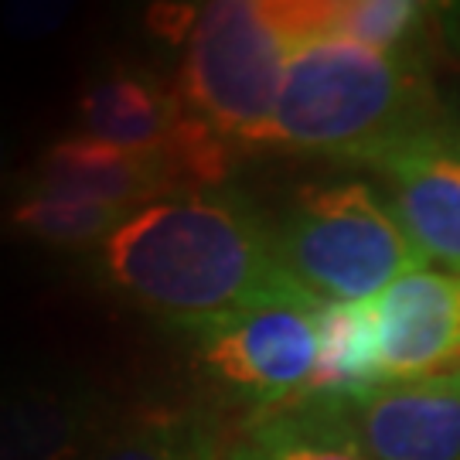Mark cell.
I'll return each instance as SVG.
<instances>
[{
	"label": "cell",
	"instance_id": "1",
	"mask_svg": "<svg viewBox=\"0 0 460 460\" xmlns=\"http://www.w3.org/2000/svg\"><path fill=\"white\" fill-rule=\"evenodd\" d=\"M110 294L171 328L201 331L263 300L304 294L279 266L273 226L229 188H195L133 208L89 252Z\"/></svg>",
	"mask_w": 460,
	"mask_h": 460
},
{
	"label": "cell",
	"instance_id": "2",
	"mask_svg": "<svg viewBox=\"0 0 460 460\" xmlns=\"http://www.w3.org/2000/svg\"><path fill=\"white\" fill-rule=\"evenodd\" d=\"M447 127L423 68L362 49L328 28V4H307L279 89L270 147L376 164L382 154Z\"/></svg>",
	"mask_w": 460,
	"mask_h": 460
},
{
	"label": "cell",
	"instance_id": "3",
	"mask_svg": "<svg viewBox=\"0 0 460 460\" xmlns=\"http://www.w3.org/2000/svg\"><path fill=\"white\" fill-rule=\"evenodd\" d=\"M307 4L215 0L191 14L181 66V102L226 144H266L279 89Z\"/></svg>",
	"mask_w": 460,
	"mask_h": 460
},
{
	"label": "cell",
	"instance_id": "4",
	"mask_svg": "<svg viewBox=\"0 0 460 460\" xmlns=\"http://www.w3.org/2000/svg\"><path fill=\"white\" fill-rule=\"evenodd\" d=\"M279 266L321 304L376 300L389 283L423 266L389 201L365 181L304 188L273 226Z\"/></svg>",
	"mask_w": 460,
	"mask_h": 460
},
{
	"label": "cell",
	"instance_id": "5",
	"mask_svg": "<svg viewBox=\"0 0 460 460\" xmlns=\"http://www.w3.org/2000/svg\"><path fill=\"white\" fill-rule=\"evenodd\" d=\"M321 300L287 294L195 331L198 362L232 395L279 410L304 399L321 351Z\"/></svg>",
	"mask_w": 460,
	"mask_h": 460
},
{
	"label": "cell",
	"instance_id": "6",
	"mask_svg": "<svg viewBox=\"0 0 460 460\" xmlns=\"http://www.w3.org/2000/svg\"><path fill=\"white\" fill-rule=\"evenodd\" d=\"M304 402L328 412L368 460H460V368Z\"/></svg>",
	"mask_w": 460,
	"mask_h": 460
},
{
	"label": "cell",
	"instance_id": "7",
	"mask_svg": "<svg viewBox=\"0 0 460 460\" xmlns=\"http://www.w3.org/2000/svg\"><path fill=\"white\" fill-rule=\"evenodd\" d=\"M93 378L31 372L0 378V460H83L110 433Z\"/></svg>",
	"mask_w": 460,
	"mask_h": 460
},
{
	"label": "cell",
	"instance_id": "8",
	"mask_svg": "<svg viewBox=\"0 0 460 460\" xmlns=\"http://www.w3.org/2000/svg\"><path fill=\"white\" fill-rule=\"evenodd\" d=\"M372 171L382 174L389 208L410 235L423 263L460 277V137L457 123L429 130L382 154Z\"/></svg>",
	"mask_w": 460,
	"mask_h": 460
},
{
	"label": "cell",
	"instance_id": "9",
	"mask_svg": "<svg viewBox=\"0 0 460 460\" xmlns=\"http://www.w3.org/2000/svg\"><path fill=\"white\" fill-rule=\"evenodd\" d=\"M178 178H188L167 150H127L96 137L72 133L55 140L17 178V195L72 198L106 208H140L171 195Z\"/></svg>",
	"mask_w": 460,
	"mask_h": 460
},
{
	"label": "cell",
	"instance_id": "10",
	"mask_svg": "<svg viewBox=\"0 0 460 460\" xmlns=\"http://www.w3.org/2000/svg\"><path fill=\"white\" fill-rule=\"evenodd\" d=\"M382 378L412 382L460 365V277L410 270L372 300Z\"/></svg>",
	"mask_w": 460,
	"mask_h": 460
},
{
	"label": "cell",
	"instance_id": "11",
	"mask_svg": "<svg viewBox=\"0 0 460 460\" xmlns=\"http://www.w3.org/2000/svg\"><path fill=\"white\" fill-rule=\"evenodd\" d=\"M385 385L372 300L321 307V351L304 399H355Z\"/></svg>",
	"mask_w": 460,
	"mask_h": 460
},
{
	"label": "cell",
	"instance_id": "12",
	"mask_svg": "<svg viewBox=\"0 0 460 460\" xmlns=\"http://www.w3.org/2000/svg\"><path fill=\"white\" fill-rule=\"evenodd\" d=\"M226 460H368L324 410L296 399L266 410L229 447Z\"/></svg>",
	"mask_w": 460,
	"mask_h": 460
},
{
	"label": "cell",
	"instance_id": "13",
	"mask_svg": "<svg viewBox=\"0 0 460 460\" xmlns=\"http://www.w3.org/2000/svg\"><path fill=\"white\" fill-rule=\"evenodd\" d=\"M226 433L201 410L154 412L110 429L83 460H226Z\"/></svg>",
	"mask_w": 460,
	"mask_h": 460
},
{
	"label": "cell",
	"instance_id": "14",
	"mask_svg": "<svg viewBox=\"0 0 460 460\" xmlns=\"http://www.w3.org/2000/svg\"><path fill=\"white\" fill-rule=\"evenodd\" d=\"M127 208H106V205H85L72 198L49 195H17L4 208V226L17 239H28L38 246L55 249H85L93 252L99 243H106L119 222L127 218Z\"/></svg>",
	"mask_w": 460,
	"mask_h": 460
},
{
	"label": "cell",
	"instance_id": "15",
	"mask_svg": "<svg viewBox=\"0 0 460 460\" xmlns=\"http://www.w3.org/2000/svg\"><path fill=\"white\" fill-rule=\"evenodd\" d=\"M433 7L416 0H334L328 28L362 49L412 58V41L429 21Z\"/></svg>",
	"mask_w": 460,
	"mask_h": 460
},
{
	"label": "cell",
	"instance_id": "16",
	"mask_svg": "<svg viewBox=\"0 0 460 460\" xmlns=\"http://www.w3.org/2000/svg\"><path fill=\"white\" fill-rule=\"evenodd\" d=\"M75 14V4L68 0H14L4 7L0 28L14 41H45L58 34Z\"/></svg>",
	"mask_w": 460,
	"mask_h": 460
},
{
	"label": "cell",
	"instance_id": "17",
	"mask_svg": "<svg viewBox=\"0 0 460 460\" xmlns=\"http://www.w3.org/2000/svg\"><path fill=\"white\" fill-rule=\"evenodd\" d=\"M7 171H11V144H7V137L0 130V184L7 181Z\"/></svg>",
	"mask_w": 460,
	"mask_h": 460
},
{
	"label": "cell",
	"instance_id": "18",
	"mask_svg": "<svg viewBox=\"0 0 460 460\" xmlns=\"http://www.w3.org/2000/svg\"><path fill=\"white\" fill-rule=\"evenodd\" d=\"M457 137H460V123H457Z\"/></svg>",
	"mask_w": 460,
	"mask_h": 460
}]
</instances>
